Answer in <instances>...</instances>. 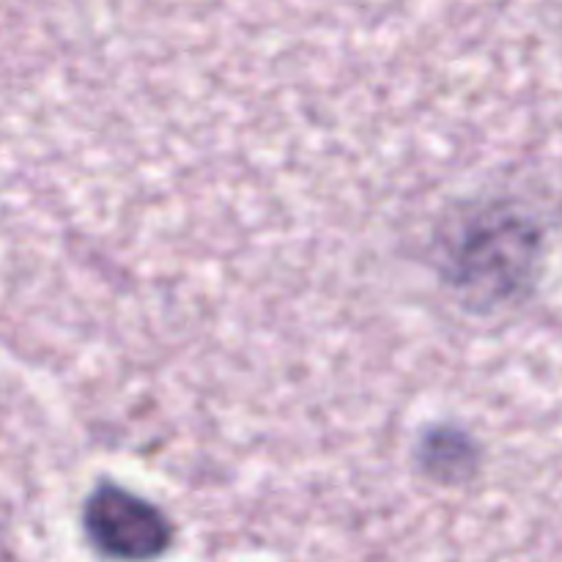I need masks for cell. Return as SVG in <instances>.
I'll return each mask as SVG.
<instances>
[{
	"label": "cell",
	"mask_w": 562,
	"mask_h": 562,
	"mask_svg": "<svg viewBox=\"0 0 562 562\" xmlns=\"http://www.w3.org/2000/svg\"><path fill=\"white\" fill-rule=\"evenodd\" d=\"M82 530L93 552L113 562H154L173 543V525L148 499L102 483L82 508Z\"/></svg>",
	"instance_id": "obj_1"
}]
</instances>
